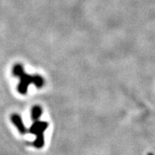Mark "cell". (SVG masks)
<instances>
[{"label": "cell", "mask_w": 155, "mask_h": 155, "mask_svg": "<svg viewBox=\"0 0 155 155\" xmlns=\"http://www.w3.org/2000/svg\"><path fill=\"white\" fill-rule=\"evenodd\" d=\"M10 120L12 121V123L15 126L17 127V128L18 129V131H20L21 134H24V133L26 132V128L25 127L24 124H23V121L21 118V116L18 114H12L10 116Z\"/></svg>", "instance_id": "cell-3"}, {"label": "cell", "mask_w": 155, "mask_h": 155, "mask_svg": "<svg viewBox=\"0 0 155 155\" xmlns=\"http://www.w3.org/2000/svg\"><path fill=\"white\" fill-rule=\"evenodd\" d=\"M47 127L48 123L43 121H36L31 127L30 132L37 135V140L36 142L37 146H41L43 144V133Z\"/></svg>", "instance_id": "cell-2"}, {"label": "cell", "mask_w": 155, "mask_h": 155, "mask_svg": "<svg viewBox=\"0 0 155 155\" xmlns=\"http://www.w3.org/2000/svg\"><path fill=\"white\" fill-rule=\"evenodd\" d=\"M12 74L14 76L20 78V82L18 85V91L21 94H27L28 88L30 84H34L37 88H41L45 84L44 78L41 75H29L25 73L24 68L21 64H15L13 67Z\"/></svg>", "instance_id": "cell-1"}, {"label": "cell", "mask_w": 155, "mask_h": 155, "mask_svg": "<svg viewBox=\"0 0 155 155\" xmlns=\"http://www.w3.org/2000/svg\"><path fill=\"white\" fill-rule=\"evenodd\" d=\"M43 110L40 106H34L33 107L31 110V117L34 120H37L42 115Z\"/></svg>", "instance_id": "cell-4"}]
</instances>
